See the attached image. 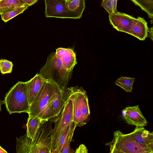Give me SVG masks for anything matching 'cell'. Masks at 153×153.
Here are the masks:
<instances>
[{"label": "cell", "mask_w": 153, "mask_h": 153, "mask_svg": "<svg viewBox=\"0 0 153 153\" xmlns=\"http://www.w3.org/2000/svg\"><path fill=\"white\" fill-rule=\"evenodd\" d=\"M71 73L64 68L61 60L55 52H53L47 58L46 63L41 68L39 74L46 79L53 81L63 91L67 88Z\"/></svg>", "instance_id": "cell-3"}, {"label": "cell", "mask_w": 153, "mask_h": 153, "mask_svg": "<svg viewBox=\"0 0 153 153\" xmlns=\"http://www.w3.org/2000/svg\"><path fill=\"white\" fill-rule=\"evenodd\" d=\"M58 85L51 80L46 79L40 91L29 106V117H37L42 120L54 122L56 119L52 111L51 104Z\"/></svg>", "instance_id": "cell-1"}, {"label": "cell", "mask_w": 153, "mask_h": 153, "mask_svg": "<svg viewBox=\"0 0 153 153\" xmlns=\"http://www.w3.org/2000/svg\"><path fill=\"white\" fill-rule=\"evenodd\" d=\"M55 53L61 60L64 68L68 72H71L77 64L76 54L73 50L60 48L56 49Z\"/></svg>", "instance_id": "cell-11"}, {"label": "cell", "mask_w": 153, "mask_h": 153, "mask_svg": "<svg viewBox=\"0 0 153 153\" xmlns=\"http://www.w3.org/2000/svg\"><path fill=\"white\" fill-rule=\"evenodd\" d=\"M65 3L70 10L82 15L85 8V0H68Z\"/></svg>", "instance_id": "cell-20"}, {"label": "cell", "mask_w": 153, "mask_h": 153, "mask_svg": "<svg viewBox=\"0 0 153 153\" xmlns=\"http://www.w3.org/2000/svg\"><path fill=\"white\" fill-rule=\"evenodd\" d=\"M134 80V78L121 76L115 81V83L123 89L126 91L131 92Z\"/></svg>", "instance_id": "cell-21"}, {"label": "cell", "mask_w": 153, "mask_h": 153, "mask_svg": "<svg viewBox=\"0 0 153 153\" xmlns=\"http://www.w3.org/2000/svg\"><path fill=\"white\" fill-rule=\"evenodd\" d=\"M134 17L126 13L117 12L109 15L110 24L119 31L129 34Z\"/></svg>", "instance_id": "cell-9"}, {"label": "cell", "mask_w": 153, "mask_h": 153, "mask_svg": "<svg viewBox=\"0 0 153 153\" xmlns=\"http://www.w3.org/2000/svg\"><path fill=\"white\" fill-rule=\"evenodd\" d=\"M63 92L65 99V104L61 114L54 122V128L52 129L51 134V150L54 148L61 131L74 121L72 101L63 91Z\"/></svg>", "instance_id": "cell-6"}, {"label": "cell", "mask_w": 153, "mask_h": 153, "mask_svg": "<svg viewBox=\"0 0 153 153\" xmlns=\"http://www.w3.org/2000/svg\"><path fill=\"white\" fill-rule=\"evenodd\" d=\"M7 152L2 148L1 146H0V153H7Z\"/></svg>", "instance_id": "cell-27"}, {"label": "cell", "mask_w": 153, "mask_h": 153, "mask_svg": "<svg viewBox=\"0 0 153 153\" xmlns=\"http://www.w3.org/2000/svg\"><path fill=\"white\" fill-rule=\"evenodd\" d=\"M4 103V100H0V112L1 110V106L2 104Z\"/></svg>", "instance_id": "cell-28"}, {"label": "cell", "mask_w": 153, "mask_h": 153, "mask_svg": "<svg viewBox=\"0 0 153 153\" xmlns=\"http://www.w3.org/2000/svg\"><path fill=\"white\" fill-rule=\"evenodd\" d=\"M48 121L37 117H28L26 124L27 136L33 140H36L42 131L45 123Z\"/></svg>", "instance_id": "cell-14"}, {"label": "cell", "mask_w": 153, "mask_h": 153, "mask_svg": "<svg viewBox=\"0 0 153 153\" xmlns=\"http://www.w3.org/2000/svg\"><path fill=\"white\" fill-rule=\"evenodd\" d=\"M65 104L62 91L59 86L57 88L51 104L52 112L56 120L62 111Z\"/></svg>", "instance_id": "cell-16"}, {"label": "cell", "mask_w": 153, "mask_h": 153, "mask_svg": "<svg viewBox=\"0 0 153 153\" xmlns=\"http://www.w3.org/2000/svg\"><path fill=\"white\" fill-rule=\"evenodd\" d=\"M88 150L85 145L83 144L80 145L75 151V153H87Z\"/></svg>", "instance_id": "cell-24"}, {"label": "cell", "mask_w": 153, "mask_h": 153, "mask_svg": "<svg viewBox=\"0 0 153 153\" xmlns=\"http://www.w3.org/2000/svg\"><path fill=\"white\" fill-rule=\"evenodd\" d=\"M122 118L128 124L137 127H143L147 125V122L138 105L126 107L122 111Z\"/></svg>", "instance_id": "cell-8"}, {"label": "cell", "mask_w": 153, "mask_h": 153, "mask_svg": "<svg viewBox=\"0 0 153 153\" xmlns=\"http://www.w3.org/2000/svg\"><path fill=\"white\" fill-rule=\"evenodd\" d=\"M148 28L147 22L144 19L140 17H134L129 34L140 40H143L148 36Z\"/></svg>", "instance_id": "cell-15"}, {"label": "cell", "mask_w": 153, "mask_h": 153, "mask_svg": "<svg viewBox=\"0 0 153 153\" xmlns=\"http://www.w3.org/2000/svg\"><path fill=\"white\" fill-rule=\"evenodd\" d=\"M105 145L109 146L110 153H153L148 146L137 143L128 134L120 130L114 132L112 140Z\"/></svg>", "instance_id": "cell-5"}, {"label": "cell", "mask_w": 153, "mask_h": 153, "mask_svg": "<svg viewBox=\"0 0 153 153\" xmlns=\"http://www.w3.org/2000/svg\"><path fill=\"white\" fill-rule=\"evenodd\" d=\"M21 0L22 1L24 2L26 4H27V2H28V0Z\"/></svg>", "instance_id": "cell-29"}, {"label": "cell", "mask_w": 153, "mask_h": 153, "mask_svg": "<svg viewBox=\"0 0 153 153\" xmlns=\"http://www.w3.org/2000/svg\"><path fill=\"white\" fill-rule=\"evenodd\" d=\"M148 32L149 33V36L152 40L153 39V27L150 28H148Z\"/></svg>", "instance_id": "cell-25"}, {"label": "cell", "mask_w": 153, "mask_h": 153, "mask_svg": "<svg viewBox=\"0 0 153 153\" xmlns=\"http://www.w3.org/2000/svg\"><path fill=\"white\" fill-rule=\"evenodd\" d=\"M46 17L79 19L82 14L70 10L65 1L61 0H45Z\"/></svg>", "instance_id": "cell-7"}, {"label": "cell", "mask_w": 153, "mask_h": 153, "mask_svg": "<svg viewBox=\"0 0 153 153\" xmlns=\"http://www.w3.org/2000/svg\"><path fill=\"white\" fill-rule=\"evenodd\" d=\"M61 1H66L68 0H61Z\"/></svg>", "instance_id": "cell-30"}, {"label": "cell", "mask_w": 153, "mask_h": 153, "mask_svg": "<svg viewBox=\"0 0 153 153\" xmlns=\"http://www.w3.org/2000/svg\"><path fill=\"white\" fill-rule=\"evenodd\" d=\"M46 80L40 74H37L33 78L26 82L29 105L33 102Z\"/></svg>", "instance_id": "cell-10"}, {"label": "cell", "mask_w": 153, "mask_h": 153, "mask_svg": "<svg viewBox=\"0 0 153 153\" xmlns=\"http://www.w3.org/2000/svg\"><path fill=\"white\" fill-rule=\"evenodd\" d=\"M76 127L74 121L62 130L59 136L54 148L51 153H60L64 145L69 141H71L74 131Z\"/></svg>", "instance_id": "cell-12"}, {"label": "cell", "mask_w": 153, "mask_h": 153, "mask_svg": "<svg viewBox=\"0 0 153 153\" xmlns=\"http://www.w3.org/2000/svg\"><path fill=\"white\" fill-rule=\"evenodd\" d=\"M147 13L148 17L153 20V0H131Z\"/></svg>", "instance_id": "cell-18"}, {"label": "cell", "mask_w": 153, "mask_h": 153, "mask_svg": "<svg viewBox=\"0 0 153 153\" xmlns=\"http://www.w3.org/2000/svg\"><path fill=\"white\" fill-rule=\"evenodd\" d=\"M27 5L21 0H0V15L16 8Z\"/></svg>", "instance_id": "cell-17"}, {"label": "cell", "mask_w": 153, "mask_h": 153, "mask_svg": "<svg viewBox=\"0 0 153 153\" xmlns=\"http://www.w3.org/2000/svg\"><path fill=\"white\" fill-rule=\"evenodd\" d=\"M63 92L71 100L73 121L76 126L82 127L89 120L90 109L86 91L78 86L67 88Z\"/></svg>", "instance_id": "cell-2"}, {"label": "cell", "mask_w": 153, "mask_h": 153, "mask_svg": "<svg viewBox=\"0 0 153 153\" xmlns=\"http://www.w3.org/2000/svg\"><path fill=\"white\" fill-rule=\"evenodd\" d=\"M13 66L11 62L5 59H0V71L2 74L11 73Z\"/></svg>", "instance_id": "cell-23"}, {"label": "cell", "mask_w": 153, "mask_h": 153, "mask_svg": "<svg viewBox=\"0 0 153 153\" xmlns=\"http://www.w3.org/2000/svg\"><path fill=\"white\" fill-rule=\"evenodd\" d=\"M117 0H102L101 7L111 14L118 12L117 9Z\"/></svg>", "instance_id": "cell-22"}, {"label": "cell", "mask_w": 153, "mask_h": 153, "mask_svg": "<svg viewBox=\"0 0 153 153\" xmlns=\"http://www.w3.org/2000/svg\"><path fill=\"white\" fill-rule=\"evenodd\" d=\"M30 7L26 5L17 7L0 14L1 19L6 22L17 15L23 13Z\"/></svg>", "instance_id": "cell-19"}, {"label": "cell", "mask_w": 153, "mask_h": 153, "mask_svg": "<svg viewBox=\"0 0 153 153\" xmlns=\"http://www.w3.org/2000/svg\"><path fill=\"white\" fill-rule=\"evenodd\" d=\"M38 1V0H28L27 4L30 6L36 2Z\"/></svg>", "instance_id": "cell-26"}, {"label": "cell", "mask_w": 153, "mask_h": 153, "mask_svg": "<svg viewBox=\"0 0 153 153\" xmlns=\"http://www.w3.org/2000/svg\"><path fill=\"white\" fill-rule=\"evenodd\" d=\"M128 134L137 143L146 145L153 150V132H150L143 127H136L134 131Z\"/></svg>", "instance_id": "cell-13"}, {"label": "cell", "mask_w": 153, "mask_h": 153, "mask_svg": "<svg viewBox=\"0 0 153 153\" xmlns=\"http://www.w3.org/2000/svg\"><path fill=\"white\" fill-rule=\"evenodd\" d=\"M4 103L10 114L28 113L29 108L26 82L19 81L6 94Z\"/></svg>", "instance_id": "cell-4"}]
</instances>
